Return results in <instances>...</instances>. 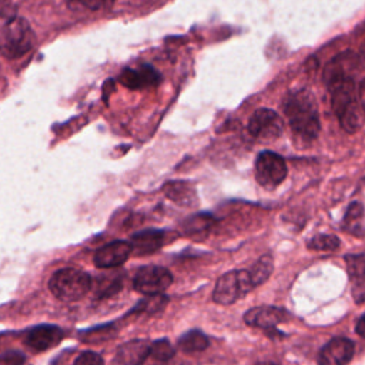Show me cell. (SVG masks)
<instances>
[{
	"instance_id": "cell-13",
	"label": "cell",
	"mask_w": 365,
	"mask_h": 365,
	"mask_svg": "<svg viewBox=\"0 0 365 365\" xmlns=\"http://www.w3.org/2000/svg\"><path fill=\"white\" fill-rule=\"evenodd\" d=\"M288 314L282 308L278 307H257L251 308L245 312L244 321L245 324L262 329H272L279 322L287 319Z\"/></svg>"
},
{
	"instance_id": "cell-12",
	"label": "cell",
	"mask_w": 365,
	"mask_h": 365,
	"mask_svg": "<svg viewBox=\"0 0 365 365\" xmlns=\"http://www.w3.org/2000/svg\"><path fill=\"white\" fill-rule=\"evenodd\" d=\"M64 334L63 329L57 325L43 324L31 328L26 335V344L34 351H46L56 346Z\"/></svg>"
},
{
	"instance_id": "cell-9",
	"label": "cell",
	"mask_w": 365,
	"mask_h": 365,
	"mask_svg": "<svg viewBox=\"0 0 365 365\" xmlns=\"http://www.w3.org/2000/svg\"><path fill=\"white\" fill-rule=\"evenodd\" d=\"M120 83L131 90H141L145 87L157 86L161 81V74L150 64H141L138 67H127L118 77Z\"/></svg>"
},
{
	"instance_id": "cell-2",
	"label": "cell",
	"mask_w": 365,
	"mask_h": 365,
	"mask_svg": "<svg viewBox=\"0 0 365 365\" xmlns=\"http://www.w3.org/2000/svg\"><path fill=\"white\" fill-rule=\"evenodd\" d=\"M36 43V36L23 17L14 16L0 27V54L6 58H19L27 54Z\"/></svg>"
},
{
	"instance_id": "cell-27",
	"label": "cell",
	"mask_w": 365,
	"mask_h": 365,
	"mask_svg": "<svg viewBox=\"0 0 365 365\" xmlns=\"http://www.w3.org/2000/svg\"><path fill=\"white\" fill-rule=\"evenodd\" d=\"M358 94H359V101H361V106H362V110H364V114H365V78L361 81Z\"/></svg>"
},
{
	"instance_id": "cell-3",
	"label": "cell",
	"mask_w": 365,
	"mask_h": 365,
	"mask_svg": "<svg viewBox=\"0 0 365 365\" xmlns=\"http://www.w3.org/2000/svg\"><path fill=\"white\" fill-rule=\"evenodd\" d=\"M50 291L61 301L71 302L80 299L91 288V278L77 268H63L53 274L48 281Z\"/></svg>"
},
{
	"instance_id": "cell-24",
	"label": "cell",
	"mask_w": 365,
	"mask_h": 365,
	"mask_svg": "<svg viewBox=\"0 0 365 365\" xmlns=\"http://www.w3.org/2000/svg\"><path fill=\"white\" fill-rule=\"evenodd\" d=\"M24 355L19 351H7L0 354V365H23Z\"/></svg>"
},
{
	"instance_id": "cell-7",
	"label": "cell",
	"mask_w": 365,
	"mask_h": 365,
	"mask_svg": "<svg viewBox=\"0 0 365 365\" xmlns=\"http://www.w3.org/2000/svg\"><path fill=\"white\" fill-rule=\"evenodd\" d=\"M282 130H284V123L281 117L269 108L257 110L248 121L250 134L258 140H264V141L275 140L282 134Z\"/></svg>"
},
{
	"instance_id": "cell-19",
	"label": "cell",
	"mask_w": 365,
	"mask_h": 365,
	"mask_svg": "<svg viewBox=\"0 0 365 365\" xmlns=\"http://www.w3.org/2000/svg\"><path fill=\"white\" fill-rule=\"evenodd\" d=\"M272 269H274V262H272V258L269 255H264L262 258H259L251 267V269H248L252 285L257 287V285L265 282L268 279V277L271 275Z\"/></svg>"
},
{
	"instance_id": "cell-30",
	"label": "cell",
	"mask_w": 365,
	"mask_h": 365,
	"mask_svg": "<svg viewBox=\"0 0 365 365\" xmlns=\"http://www.w3.org/2000/svg\"><path fill=\"white\" fill-rule=\"evenodd\" d=\"M4 1H6V0H0V3H4Z\"/></svg>"
},
{
	"instance_id": "cell-17",
	"label": "cell",
	"mask_w": 365,
	"mask_h": 365,
	"mask_svg": "<svg viewBox=\"0 0 365 365\" xmlns=\"http://www.w3.org/2000/svg\"><path fill=\"white\" fill-rule=\"evenodd\" d=\"M364 110L361 108L359 103L355 101L352 103L349 107H346L339 115H336L339 118L341 127L346 131V133H355L361 124H362V118H364Z\"/></svg>"
},
{
	"instance_id": "cell-5",
	"label": "cell",
	"mask_w": 365,
	"mask_h": 365,
	"mask_svg": "<svg viewBox=\"0 0 365 365\" xmlns=\"http://www.w3.org/2000/svg\"><path fill=\"white\" fill-rule=\"evenodd\" d=\"M257 181L265 188H275L287 177V164L281 155L272 151H262L255 160Z\"/></svg>"
},
{
	"instance_id": "cell-23",
	"label": "cell",
	"mask_w": 365,
	"mask_h": 365,
	"mask_svg": "<svg viewBox=\"0 0 365 365\" xmlns=\"http://www.w3.org/2000/svg\"><path fill=\"white\" fill-rule=\"evenodd\" d=\"M73 365H104V361L98 354L91 352V351H86V352H81L76 358Z\"/></svg>"
},
{
	"instance_id": "cell-11",
	"label": "cell",
	"mask_w": 365,
	"mask_h": 365,
	"mask_svg": "<svg viewBox=\"0 0 365 365\" xmlns=\"http://www.w3.org/2000/svg\"><path fill=\"white\" fill-rule=\"evenodd\" d=\"M356 63H358V57L351 51H346L344 54L334 57L324 68V81L328 90L336 86L338 83H341L342 80L349 78L351 77L349 73L354 70Z\"/></svg>"
},
{
	"instance_id": "cell-15",
	"label": "cell",
	"mask_w": 365,
	"mask_h": 365,
	"mask_svg": "<svg viewBox=\"0 0 365 365\" xmlns=\"http://www.w3.org/2000/svg\"><path fill=\"white\" fill-rule=\"evenodd\" d=\"M164 241V232L160 230H144L131 237V248L137 255H145L157 251Z\"/></svg>"
},
{
	"instance_id": "cell-21",
	"label": "cell",
	"mask_w": 365,
	"mask_h": 365,
	"mask_svg": "<svg viewBox=\"0 0 365 365\" xmlns=\"http://www.w3.org/2000/svg\"><path fill=\"white\" fill-rule=\"evenodd\" d=\"M115 0H68V4L71 9H81L88 11L101 10L106 7H110Z\"/></svg>"
},
{
	"instance_id": "cell-1",
	"label": "cell",
	"mask_w": 365,
	"mask_h": 365,
	"mask_svg": "<svg viewBox=\"0 0 365 365\" xmlns=\"http://www.w3.org/2000/svg\"><path fill=\"white\" fill-rule=\"evenodd\" d=\"M284 111L294 134L312 140L319 133V117L314 97L307 90H298L285 97Z\"/></svg>"
},
{
	"instance_id": "cell-16",
	"label": "cell",
	"mask_w": 365,
	"mask_h": 365,
	"mask_svg": "<svg viewBox=\"0 0 365 365\" xmlns=\"http://www.w3.org/2000/svg\"><path fill=\"white\" fill-rule=\"evenodd\" d=\"M348 274L355 289H365V252L346 257Z\"/></svg>"
},
{
	"instance_id": "cell-10",
	"label": "cell",
	"mask_w": 365,
	"mask_h": 365,
	"mask_svg": "<svg viewBox=\"0 0 365 365\" xmlns=\"http://www.w3.org/2000/svg\"><path fill=\"white\" fill-rule=\"evenodd\" d=\"M133 248L130 241H113L98 248L94 254V264L98 268H114L121 265L131 255Z\"/></svg>"
},
{
	"instance_id": "cell-22",
	"label": "cell",
	"mask_w": 365,
	"mask_h": 365,
	"mask_svg": "<svg viewBox=\"0 0 365 365\" xmlns=\"http://www.w3.org/2000/svg\"><path fill=\"white\" fill-rule=\"evenodd\" d=\"M150 354L158 361H168L174 355V348L167 339H158L151 345Z\"/></svg>"
},
{
	"instance_id": "cell-18",
	"label": "cell",
	"mask_w": 365,
	"mask_h": 365,
	"mask_svg": "<svg viewBox=\"0 0 365 365\" xmlns=\"http://www.w3.org/2000/svg\"><path fill=\"white\" fill-rule=\"evenodd\" d=\"M178 346L184 352H200L208 346V338L201 331L192 329L178 339Z\"/></svg>"
},
{
	"instance_id": "cell-25",
	"label": "cell",
	"mask_w": 365,
	"mask_h": 365,
	"mask_svg": "<svg viewBox=\"0 0 365 365\" xmlns=\"http://www.w3.org/2000/svg\"><path fill=\"white\" fill-rule=\"evenodd\" d=\"M211 222H212V218L210 215H195V218L190 220L187 227L190 228L191 232H197V231L208 228L211 225Z\"/></svg>"
},
{
	"instance_id": "cell-14",
	"label": "cell",
	"mask_w": 365,
	"mask_h": 365,
	"mask_svg": "<svg viewBox=\"0 0 365 365\" xmlns=\"http://www.w3.org/2000/svg\"><path fill=\"white\" fill-rule=\"evenodd\" d=\"M151 346L147 341L134 339L124 342L115 354V362L118 365H140L150 355Z\"/></svg>"
},
{
	"instance_id": "cell-4",
	"label": "cell",
	"mask_w": 365,
	"mask_h": 365,
	"mask_svg": "<svg viewBox=\"0 0 365 365\" xmlns=\"http://www.w3.org/2000/svg\"><path fill=\"white\" fill-rule=\"evenodd\" d=\"M251 288L254 285L248 271H230L217 281L212 298L217 304L228 305L242 298Z\"/></svg>"
},
{
	"instance_id": "cell-28",
	"label": "cell",
	"mask_w": 365,
	"mask_h": 365,
	"mask_svg": "<svg viewBox=\"0 0 365 365\" xmlns=\"http://www.w3.org/2000/svg\"><path fill=\"white\" fill-rule=\"evenodd\" d=\"M356 332L362 336V338H365V314L358 319V322H356Z\"/></svg>"
},
{
	"instance_id": "cell-6",
	"label": "cell",
	"mask_w": 365,
	"mask_h": 365,
	"mask_svg": "<svg viewBox=\"0 0 365 365\" xmlns=\"http://www.w3.org/2000/svg\"><path fill=\"white\" fill-rule=\"evenodd\" d=\"M173 282V275L167 268L147 265L137 271L134 277V288L143 295H160Z\"/></svg>"
},
{
	"instance_id": "cell-20",
	"label": "cell",
	"mask_w": 365,
	"mask_h": 365,
	"mask_svg": "<svg viewBox=\"0 0 365 365\" xmlns=\"http://www.w3.org/2000/svg\"><path fill=\"white\" fill-rule=\"evenodd\" d=\"M339 247V240L335 235H329V234H319L315 235L309 242H308V248L311 250H317V251H332L335 248Z\"/></svg>"
},
{
	"instance_id": "cell-8",
	"label": "cell",
	"mask_w": 365,
	"mask_h": 365,
	"mask_svg": "<svg viewBox=\"0 0 365 365\" xmlns=\"http://www.w3.org/2000/svg\"><path fill=\"white\" fill-rule=\"evenodd\" d=\"M354 356V344L348 338L336 336L327 342L318 354V365H346Z\"/></svg>"
},
{
	"instance_id": "cell-29",
	"label": "cell",
	"mask_w": 365,
	"mask_h": 365,
	"mask_svg": "<svg viewBox=\"0 0 365 365\" xmlns=\"http://www.w3.org/2000/svg\"><path fill=\"white\" fill-rule=\"evenodd\" d=\"M257 365H277V364H272V362H261V364H257Z\"/></svg>"
},
{
	"instance_id": "cell-26",
	"label": "cell",
	"mask_w": 365,
	"mask_h": 365,
	"mask_svg": "<svg viewBox=\"0 0 365 365\" xmlns=\"http://www.w3.org/2000/svg\"><path fill=\"white\" fill-rule=\"evenodd\" d=\"M361 214H362V207H361L359 204H352V205L348 208V212H346V221H349V220H355V218H358Z\"/></svg>"
}]
</instances>
